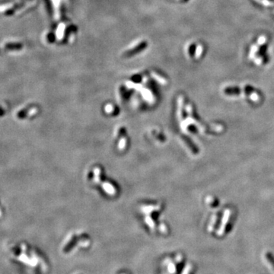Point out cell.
I'll return each mask as SVG.
<instances>
[{
  "label": "cell",
  "instance_id": "obj_1",
  "mask_svg": "<svg viewBox=\"0 0 274 274\" xmlns=\"http://www.w3.org/2000/svg\"><path fill=\"white\" fill-rule=\"evenodd\" d=\"M76 241H77V238H76V237H75V236L72 237V238L70 241V242H69L68 244H67L66 245H65V247L64 248V249H63V251H64V253H69V252H70V251L72 250V248H73L74 246H75V243H76Z\"/></svg>",
  "mask_w": 274,
  "mask_h": 274
}]
</instances>
